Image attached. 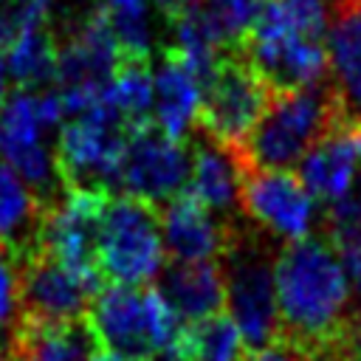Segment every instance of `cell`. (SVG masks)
Segmentation results:
<instances>
[{
    "mask_svg": "<svg viewBox=\"0 0 361 361\" xmlns=\"http://www.w3.org/2000/svg\"><path fill=\"white\" fill-rule=\"evenodd\" d=\"M279 336L316 361H344L355 313L353 282L333 245L319 240L288 243L274 262Z\"/></svg>",
    "mask_w": 361,
    "mask_h": 361,
    "instance_id": "1",
    "label": "cell"
},
{
    "mask_svg": "<svg viewBox=\"0 0 361 361\" xmlns=\"http://www.w3.org/2000/svg\"><path fill=\"white\" fill-rule=\"evenodd\" d=\"M344 121L338 93L330 85L274 90L248 141L237 149L243 169H288Z\"/></svg>",
    "mask_w": 361,
    "mask_h": 361,
    "instance_id": "2",
    "label": "cell"
},
{
    "mask_svg": "<svg viewBox=\"0 0 361 361\" xmlns=\"http://www.w3.org/2000/svg\"><path fill=\"white\" fill-rule=\"evenodd\" d=\"M85 322L99 350L127 361H152L169 355L183 333V322L155 288L107 285L99 288Z\"/></svg>",
    "mask_w": 361,
    "mask_h": 361,
    "instance_id": "3",
    "label": "cell"
},
{
    "mask_svg": "<svg viewBox=\"0 0 361 361\" xmlns=\"http://www.w3.org/2000/svg\"><path fill=\"white\" fill-rule=\"evenodd\" d=\"M65 116L56 90H17L6 99L0 110V161H6L51 209L59 197V169L56 152L48 149L45 133L56 127Z\"/></svg>",
    "mask_w": 361,
    "mask_h": 361,
    "instance_id": "4",
    "label": "cell"
},
{
    "mask_svg": "<svg viewBox=\"0 0 361 361\" xmlns=\"http://www.w3.org/2000/svg\"><path fill=\"white\" fill-rule=\"evenodd\" d=\"M164 251L158 206L133 195H110L96 248L99 276L110 285L141 288L161 271Z\"/></svg>",
    "mask_w": 361,
    "mask_h": 361,
    "instance_id": "5",
    "label": "cell"
},
{
    "mask_svg": "<svg viewBox=\"0 0 361 361\" xmlns=\"http://www.w3.org/2000/svg\"><path fill=\"white\" fill-rule=\"evenodd\" d=\"M223 257V279L228 316L237 322L248 353L271 344L279 336V305H276V279L274 262L276 254L259 243L257 234L231 228Z\"/></svg>",
    "mask_w": 361,
    "mask_h": 361,
    "instance_id": "6",
    "label": "cell"
},
{
    "mask_svg": "<svg viewBox=\"0 0 361 361\" xmlns=\"http://www.w3.org/2000/svg\"><path fill=\"white\" fill-rule=\"evenodd\" d=\"M127 133L130 130L110 110L104 96L93 110L71 118L59 130L56 141V169L62 186L110 195V189L118 186Z\"/></svg>",
    "mask_w": 361,
    "mask_h": 361,
    "instance_id": "7",
    "label": "cell"
},
{
    "mask_svg": "<svg viewBox=\"0 0 361 361\" xmlns=\"http://www.w3.org/2000/svg\"><path fill=\"white\" fill-rule=\"evenodd\" d=\"M271 93L274 90L268 82L248 65V59H243L237 51L231 56L223 54L203 90V104L197 113L200 135L237 152L262 118Z\"/></svg>",
    "mask_w": 361,
    "mask_h": 361,
    "instance_id": "8",
    "label": "cell"
},
{
    "mask_svg": "<svg viewBox=\"0 0 361 361\" xmlns=\"http://www.w3.org/2000/svg\"><path fill=\"white\" fill-rule=\"evenodd\" d=\"M189 172L192 152L180 138H172L152 121H144L127 133L118 169V186L124 195L164 206L183 195Z\"/></svg>",
    "mask_w": 361,
    "mask_h": 361,
    "instance_id": "9",
    "label": "cell"
},
{
    "mask_svg": "<svg viewBox=\"0 0 361 361\" xmlns=\"http://www.w3.org/2000/svg\"><path fill=\"white\" fill-rule=\"evenodd\" d=\"M99 290L96 276H85L45 251L23 254L20 265V313L17 319L39 324H68L85 319Z\"/></svg>",
    "mask_w": 361,
    "mask_h": 361,
    "instance_id": "10",
    "label": "cell"
},
{
    "mask_svg": "<svg viewBox=\"0 0 361 361\" xmlns=\"http://www.w3.org/2000/svg\"><path fill=\"white\" fill-rule=\"evenodd\" d=\"M107 200V192L65 189V195L51 209H45L37 248L85 276L102 279L96 265V248Z\"/></svg>",
    "mask_w": 361,
    "mask_h": 361,
    "instance_id": "11",
    "label": "cell"
},
{
    "mask_svg": "<svg viewBox=\"0 0 361 361\" xmlns=\"http://www.w3.org/2000/svg\"><path fill=\"white\" fill-rule=\"evenodd\" d=\"M243 212L274 237L288 243L307 240L313 228V195L288 169H248L240 186Z\"/></svg>",
    "mask_w": 361,
    "mask_h": 361,
    "instance_id": "12",
    "label": "cell"
},
{
    "mask_svg": "<svg viewBox=\"0 0 361 361\" xmlns=\"http://www.w3.org/2000/svg\"><path fill=\"white\" fill-rule=\"evenodd\" d=\"M164 248L172 262H200L214 259L226 251L231 237V223H217L214 214L200 206L192 195H178L161 209Z\"/></svg>",
    "mask_w": 361,
    "mask_h": 361,
    "instance_id": "13",
    "label": "cell"
},
{
    "mask_svg": "<svg viewBox=\"0 0 361 361\" xmlns=\"http://www.w3.org/2000/svg\"><path fill=\"white\" fill-rule=\"evenodd\" d=\"M203 79L189 59L172 45L164 51L158 73L152 76V124L172 138H183L197 121L203 104Z\"/></svg>",
    "mask_w": 361,
    "mask_h": 361,
    "instance_id": "14",
    "label": "cell"
},
{
    "mask_svg": "<svg viewBox=\"0 0 361 361\" xmlns=\"http://www.w3.org/2000/svg\"><path fill=\"white\" fill-rule=\"evenodd\" d=\"M327 54L344 121H361V0H333Z\"/></svg>",
    "mask_w": 361,
    "mask_h": 361,
    "instance_id": "15",
    "label": "cell"
},
{
    "mask_svg": "<svg viewBox=\"0 0 361 361\" xmlns=\"http://www.w3.org/2000/svg\"><path fill=\"white\" fill-rule=\"evenodd\" d=\"M361 155L355 149V144L350 141L344 121L324 135L302 161H299V178L305 183V189L324 200V203H336L344 195H350L361 178Z\"/></svg>",
    "mask_w": 361,
    "mask_h": 361,
    "instance_id": "16",
    "label": "cell"
},
{
    "mask_svg": "<svg viewBox=\"0 0 361 361\" xmlns=\"http://www.w3.org/2000/svg\"><path fill=\"white\" fill-rule=\"evenodd\" d=\"M243 175L245 169L234 149L200 135V141L192 147V172L186 195H192L212 214H228L234 203H240Z\"/></svg>",
    "mask_w": 361,
    "mask_h": 361,
    "instance_id": "17",
    "label": "cell"
},
{
    "mask_svg": "<svg viewBox=\"0 0 361 361\" xmlns=\"http://www.w3.org/2000/svg\"><path fill=\"white\" fill-rule=\"evenodd\" d=\"M99 350L85 319L39 324L17 319L8 333V361H85Z\"/></svg>",
    "mask_w": 361,
    "mask_h": 361,
    "instance_id": "18",
    "label": "cell"
},
{
    "mask_svg": "<svg viewBox=\"0 0 361 361\" xmlns=\"http://www.w3.org/2000/svg\"><path fill=\"white\" fill-rule=\"evenodd\" d=\"M161 293L183 324L223 313V299H226L223 268L214 259L172 262L164 274Z\"/></svg>",
    "mask_w": 361,
    "mask_h": 361,
    "instance_id": "19",
    "label": "cell"
},
{
    "mask_svg": "<svg viewBox=\"0 0 361 361\" xmlns=\"http://www.w3.org/2000/svg\"><path fill=\"white\" fill-rule=\"evenodd\" d=\"M42 217L45 203L6 161H0V245L31 254L37 248Z\"/></svg>",
    "mask_w": 361,
    "mask_h": 361,
    "instance_id": "20",
    "label": "cell"
},
{
    "mask_svg": "<svg viewBox=\"0 0 361 361\" xmlns=\"http://www.w3.org/2000/svg\"><path fill=\"white\" fill-rule=\"evenodd\" d=\"M245 355L248 347L237 322L228 313H214L186 324L166 361H245Z\"/></svg>",
    "mask_w": 361,
    "mask_h": 361,
    "instance_id": "21",
    "label": "cell"
},
{
    "mask_svg": "<svg viewBox=\"0 0 361 361\" xmlns=\"http://www.w3.org/2000/svg\"><path fill=\"white\" fill-rule=\"evenodd\" d=\"M104 102L127 130L152 121V73L147 56H121L104 87Z\"/></svg>",
    "mask_w": 361,
    "mask_h": 361,
    "instance_id": "22",
    "label": "cell"
},
{
    "mask_svg": "<svg viewBox=\"0 0 361 361\" xmlns=\"http://www.w3.org/2000/svg\"><path fill=\"white\" fill-rule=\"evenodd\" d=\"M59 48L51 31L39 28L6 54V73L20 85V90H39L56 79Z\"/></svg>",
    "mask_w": 361,
    "mask_h": 361,
    "instance_id": "23",
    "label": "cell"
},
{
    "mask_svg": "<svg viewBox=\"0 0 361 361\" xmlns=\"http://www.w3.org/2000/svg\"><path fill=\"white\" fill-rule=\"evenodd\" d=\"M99 8L107 17V25L121 48V56H147L149 54L147 0H102Z\"/></svg>",
    "mask_w": 361,
    "mask_h": 361,
    "instance_id": "24",
    "label": "cell"
},
{
    "mask_svg": "<svg viewBox=\"0 0 361 361\" xmlns=\"http://www.w3.org/2000/svg\"><path fill=\"white\" fill-rule=\"evenodd\" d=\"M268 0H209L203 3V14L217 37V42L226 45H240L243 37L248 34V28L254 25V20L259 17L262 6Z\"/></svg>",
    "mask_w": 361,
    "mask_h": 361,
    "instance_id": "25",
    "label": "cell"
},
{
    "mask_svg": "<svg viewBox=\"0 0 361 361\" xmlns=\"http://www.w3.org/2000/svg\"><path fill=\"white\" fill-rule=\"evenodd\" d=\"M51 0H0V56L34 31L45 28Z\"/></svg>",
    "mask_w": 361,
    "mask_h": 361,
    "instance_id": "26",
    "label": "cell"
},
{
    "mask_svg": "<svg viewBox=\"0 0 361 361\" xmlns=\"http://www.w3.org/2000/svg\"><path fill=\"white\" fill-rule=\"evenodd\" d=\"M20 265L23 254L0 245V327L14 324L20 313Z\"/></svg>",
    "mask_w": 361,
    "mask_h": 361,
    "instance_id": "27",
    "label": "cell"
},
{
    "mask_svg": "<svg viewBox=\"0 0 361 361\" xmlns=\"http://www.w3.org/2000/svg\"><path fill=\"white\" fill-rule=\"evenodd\" d=\"M245 361H316L310 353H305L299 344L276 336L271 344L259 347V350H251L245 355Z\"/></svg>",
    "mask_w": 361,
    "mask_h": 361,
    "instance_id": "28",
    "label": "cell"
},
{
    "mask_svg": "<svg viewBox=\"0 0 361 361\" xmlns=\"http://www.w3.org/2000/svg\"><path fill=\"white\" fill-rule=\"evenodd\" d=\"M203 3H209V0H155V6L161 8V14H164L166 20H172V17L180 14V11L197 8V6H203Z\"/></svg>",
    "mask_w": 361,
    "mask_h": 361,
    "instance_id": "29",
    "label": "cell"
},
{
    "mask_svg": "<svg viewBox=\"0 0 361 361\" xmlns=\"http://www.w3.org/2000/svg\"><path fill=\"white\" fill-rule=\"evenodd\" d=\"M344 361H361V319H355V327H353L347 350H344Z\"/></svg>",
    "mask_w": 361,
    "mask_h": 361,
    "instance_id": "30",
    "label": "cell"
},
{
    "mask_svg": "<svg viewBox=\"0 0 361 361\" xmlns=\"http://www.w3.org/2000/svg\"><path fill=\"white\" fill-rule=\"evenodd\" d=\"M85 361H127V358H121V355H113V353H104V350H96L90 358H85Z\"/></svg>",
    "mask_w": 361,
    "mask_h": 361,
    "instance_id": "31",
    "label": "cell"
},
{
    "mask_svg": "<svg viewBox=\"0 0 361 361\" xmlns=\"http://www.w3.org/2000/svg\"><path fill=\"white\" fill-rule=\"evenodd\" d=\"M3 104H6V68L0 65V110H3Z\"/></svg>",
    "mask_w": 361,
    "mask_h": 361,
    "instance_id": "32",
    "label": "cell"
},
{
    "mask_svg": "<svg viewBox=\"0 0 361 361\" xmlns=\"http://www.w3.org/2000/svg\"><path fill=\"white\" fill-rule=\"evenodd\" d=\"M0 361H8V353L6 350H0Z\"/></svg>",
    "mask_w": 361,
    "mask_h": 361,
    "instance_id": "33",
    "label": "cell"
}]
</instances>
